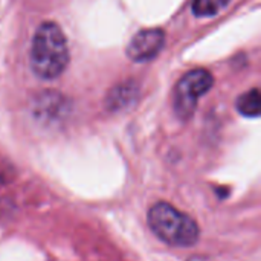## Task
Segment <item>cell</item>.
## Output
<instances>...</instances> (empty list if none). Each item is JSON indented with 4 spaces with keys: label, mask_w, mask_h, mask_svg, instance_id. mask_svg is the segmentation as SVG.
Listing matches in <instances>:
<instances>
[{
    "label": "cell",
    "mask_w": 261,
    "mask_h": 261,
    "mask_svg": "<svg viewBox=\"0 0 261 261\" xmlns=\"http://www.w3.org/2000/svg\"><path fill=\"white\" fill-rule=\"evenodd\" d=\"M31 69L41 80L58 78L69 64L67 40L57 23L46 21L38 26L31 46Z\"/></svg>",
    "instance_id": "obj_1"
},
{
    "label": "cell",
    "mask_w": 261,
    "mask_h": 261,
    "mask_svg": "<svg viewBox=\"0 0 261 261\" xmlns=\"http://www.w3.org/2000/svg\"><path fill=\"white\" fill-rule=\"evenodd\" d=\"M147 222L151 232L170 246L190 248L199 242L200 231L196 220L167 202L154 203Z\"/></svg>",
    "instance_id": "obj_2"
},
{
    "label": "cell",
    "mask_w": 261,
    "mask_h": 261,
    "mask_svg": "<svg viewBox=\"0 0 261 261\" xmlns=\"http://www.w3.org/2000/svg\"><path fill=\"white\" fill-rule=\"evenodd\" d=\"M214 84L213 75L205 69H196L185 73L176 86L174 112L180 119H188L196 110L197 101Z\"/></svg>",
    "instance_id": "obj_3"
},
{
    "label": "cell",
    "mask_w": 261,
    "mask_h": 261,
    "mask_svg": "<svg viewBox=\"0 0 261 261\" xmlns=\"http://www.w3.org/2000/svg\"><path fill=\"white\" fill-rule=\"evenodd\" d=\"M165 43V34L159 28L153 29H142L127 46V55L133 61H150L153 60L164 47Z\"/></svg>",
    "instance_id": "obj_4"
},
{
    "label": "cell",
    "mask_w": 261,
    "mask_h": 261,
    "mask_svg": "<svg viewBox=\"0 0 261 261\" xmlns=\"http://www.w3.org/2000/svg\"><path fill=\"white\" fill-rule=\"evenodd\" d=\"M138 96V86L132 81L115 86L107 96V107L112 112L128 107Z\"/></svg>",
    "instance_id": "obj_5"
},
{
    "label": "cell",
    "mask_w": 261,
    "mask_h": 261,
    "mask_svg": "<svg viewBox=\"0 0 261 261\" xmlns=\"http://www.w3.org/2000/svg\"><path fill=\"white\" fill-rule=\"evenodd\" d=\"M237 110L248 118H257L260 116V92L258 89H252L246 93H243L239 99H237Z\"/></svg>",
    "instance_id": "obj_6"
},
{
    "label": "cell",
    "mask_w": 261,
    "mask_h": 261,
    "mask_svg": "<svg viewBox=\"0 0 261 261\" xmlns=\"http://www.w3.org/2000/svg\"><path fill=\"white\" fill-rule=\"evenodd\" d=\"M231 0H193V12L197 17H213L223 11Z\"/></svg>",
    "instance_id": "obj_7"
}]
</instances>
